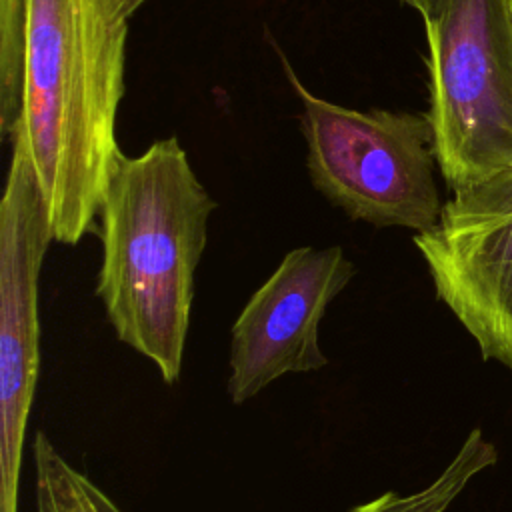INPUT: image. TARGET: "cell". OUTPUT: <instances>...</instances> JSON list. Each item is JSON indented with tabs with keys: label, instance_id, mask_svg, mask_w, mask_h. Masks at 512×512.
Returning <instances> with one entry per match:
<instances>
[{
	"label": "cell",
	"instance_id": "cell-1",
	"mask_svg": "<svg viewBox=\"0 0 512 512\" xmlns=\"http://www.w3.org/2000/svg\"><path fill=\"white\" fill-rule=\"evenodd\" d=\"M120 0H26L18 126L48 206L54 242L98 230L122 158L116 114L124 94L128 18Z\"/></svg>",
	"mask_w": 512,
	"mask_h": 512
},
{
	"label": "cell",
	"instance_id": "cell-2",
	"mask_svg": "<svg viewBox=\"0 0 512 512\" xmlns=\"http://www.w3.org/2000/svg\"><path fill=\"white\" fill-rule=\"evenodd\" d=\"M214 210L176 136L138 156L122 154L100 208L96 296L116 338L150 360L168 386L182 374Z\"/></svg>",
	"mask_w": 512,
	"mask_h": 512
},
{
	"label": "cell",
	"instance_id": "cell-3",
	"mask_svg": "<svg viewBox=\"0 0 512 512\" xmlns=\"http://www.w3.org/2000/svg\"><path fill=\"white\" fill-rule=\"evenodd\" d=\"M282 68L302 104L306 168L314 188L350 220L426 232L444 204L434 178L428 114L346 108L314 96L284 54Z\"/></svg>",
	"mask_w": 512,
	"mask_h": 512
},
{
	"label": "cell",
	"instance_id": "cell-4",
	"mask_svg": "<svg viewBox=\"0 0 512 512\" xmlns=\"http://www.w3.org/2000/svg\"><path fill=\"white\" fill-rule=\"evenodd\" d=\"M428 120L452 192L512 168V18L508 0H450L422 18Z\"/></svg>",
	"mask_w": 512,
	"mask_h": 512
},
{
	"label": "cell",
	"instance_id": "cell-5",
	"mask_svg": "<svg viewBox=\"0 0 512 512\" xmlns=\"http://www.w3.org/2000/svg\"><path fill=\"white\" fill-rule=\"evenodd\" d=\"M50 242L48 206L16 124L0 202V512H18L24 440L40 366L38 284Z\"/></svg>",
	"mask_w": 512,
	"mask_h": 512
},
{
	"label": "cell",
	"instance_id": "cell-6",
	"mask_svg": "<svg viewBox=\"0 0 512 512\" xmlns=\"http://www.w3.org/2000/svg\"><path fill=\"white\" fill-rule=\"evenodd\" d=\"M412 240L482 358L512 370V168L452 192L438 224Z\"/></svg>",
	"mask_w": 512,
	"mask_h": 512
},
{
	"label": "cell",
	"instance_id": "cell-7",
	"mask_svg": "<svg viewBox=\"0 0 512 512\" xmlns=\"http://www.w3.org/2000/svg\"><path fill=\"white\" fill-rule=\"evenodd\" d=\"M356 274L340 246H298L248 298L230 330L226 392L240 406L288 374L328 364L320 322Z\"/></svg>",
	"mask_w": 512,
	"mask_h": 512
},
{
	"label": "cell",
	"instance_id": "cell-8",
	"mask_svg": "<svg viewBox=\"0 0 512 512\" xmlns=\"http://www.w3.org/2000/svg\"><path fill=\"white\" fill-rule=\"evenodd\" d=\"M32 456L36 512H122L100 486L62 456L44 430L34 434Z\"/></svg>",
	"mask_w": 512,
	"mask_h": 512
},
{
	"label": "cell",
	"instance_id": "cell-9",
	"mask_svg": "<svg viewBox=\"0 0 512 512\" xmlns=\"http://www.w3.org/2000/svg\"><path fill=\"white\" fill-rule=\"evenodd\" d=\"M24 2L0 0V134L12 136L22 108Z\"/></svg>",
	"mask_w": 512,
	"mask_h": 512
},
{
	"label": "cell",
	"instance_id": "cell-10",
	"mask_svg": "<svg viewBox=\"0 0 512 512\" xmlns=\"http://www.w3.org/2000/svg\"><path fill=\"white\" fill-rule=\"evenodd\" d=\"M470 478V470L462 462L452 460L428 486L410 494L388 490L352 506L348 512H444L460 496Z\"/></svg>",
	"mask_w": 512,
	"mask_h": 512
},
{
	"label": "cell",
	"instance_id": "cell-11",
	"mask_svg": "<svg viewBox=\"0 0 512 512\" xmlns=\"http://www.w3.org/2000/svg\"><path fill=\"white\" fill-rule=\"evenodd\" d=\"M400 2L414 8L422 18H434L446 8L450 0H400Z\"/></svg>",
	"mask_w": 512,
	"mask_h": 512
},
{
	"label": "cell",
	"instance_id": "cell-12",
	"mask_svg": "<svg viewBox=\"0 0 512 512\" xmlns=\"http://www.w3.org/2000/svg\"><path fill=\"white\" fill-rule=\"evenodd\" d=\"M120 2H122L130 12H134L140 4H144V0H120Z\"/></svg>",
	"mask_w": 512,
	"mask_h": 512
},
{
	"label": "cell",
	"instance_id": "cell-13",
	"mask_svg": "<svg viewBox=\"0 0 512 512\" xmlns=\"http://www.w3.org/2000/svg\"><path fill=\"white\" fill-rule=\"evenodd\" d=\"M508 8H510V18H512V0H508Z\"/></svg>",
	"mask_w": 512,
	"mask_h": 512
}]
</instances>
